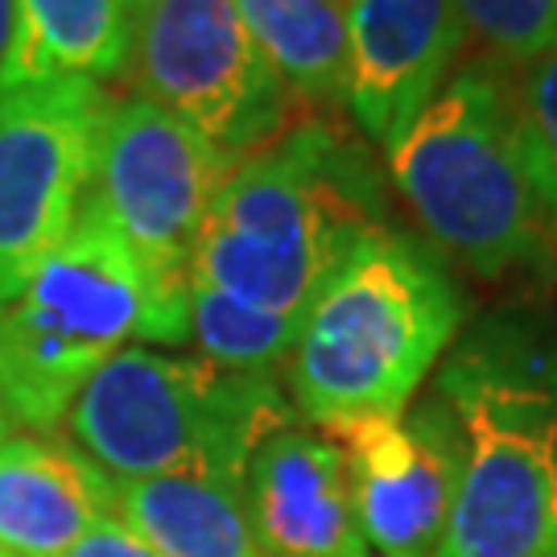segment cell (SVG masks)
Segmentation results:
<instances>
[{"label":"cell","mask_w":557,"mask_h":557,"mask_svg":"<svg viewBox=\"0 0 557 557\" xmlns=\"http://www.w3.org/2000/svg\"><path fill=\"white\" fill-rule=\"evenodd\" d=\"M430 397L455 434L434 557H557V314L537 301L462 322Z\"/></svg>","instance_id":"6da1fadb"},{"label":"cell","mask_w":557,"mask_h":557,"mask_svg":"<svg viewBox=\"0 0 557 557\" xmlns=\"http://www.w3.org/2000/svg\"><path fill=\"white\" fill-rule=\"evenodd\" d=\"M388 223L372 153L335 116H298L236 161L202 223L190 285L301 322L326 277Z\"/></svg>","instance_id":"7a4b0ae2"},{"label":"cell","mask_w":557,"mask_h":557,"mask_svg":"<svg viewBox=\"0 0 557 557\" xmlns=\"http://www.w3.org/2000/svg\"><path fill=\"white\" fill-rule=\"evenodd\" d=\"M467 322L450 260L384 223L359 239L306 306L285 359L301 421L400 418Z\"/></svg>","instance_id":"3957f363"},{"label":"cell","mask_w":557,"mask_h":557,"mask_svg":"<svg viewBox=\"0 0 557 557\" xmlns=\"http://www.w3.org/2000/svg\"><path fill=\"white\" fill-rule=\"evenodd\" d=\"M393 186L425 244L479 281L557 277V248L537 202L512 75L471 62L438 87L388 149Z\"/></svg>","instance_id":"277c9868"},{"label":"cell","mask_w":557,"mask_h":557,"mask_svg":"<svg viewBox=\"0 0 557 557\" xmlns=\"http://www.w3.org/2000/svg\"><path fill=\"white\" fill-rule=\"evenodd\" d=\"M298 418L281 376L227 372L202 356L124 347L83 384L66 430L100 471L128 479H244L257 442Z\"/></svg>","instance_id":"5b68a950"},{"label":"cell","mask_w":557,"mask_h":557,"mask_svg":"<svg viewBox=\"0 0 557 557\" xmlns=\"http://www.w3.org/2000/svg\"><path fill=\"white\" fill-rule=\"evenodd\" d=\"M133 338L174 347L145 269L91 199L17 298L0 306V409L25 430L66 421L83 384Z\"/></svg>","instance_id":"8992f818"},{"label":"cell","mask_w":557,"mask_h":557,"mask_svg":"<svg viewBox=\"0 0 557 557\" xmlns=\"http://www.w3.org/2000/svg\"><path fill=\"white\" fill-rule=\"evenodd\" d=\"M232 170L236 158L158 103L124 96L103 112L87 199L145 269L174 347L190 343V260Z\"/></svg>","instance_id":"52a82bcc"},{"label":"cell","mask_w":557,"mask_h":557,"mask_svg":"<svg viewBox=\"0 0 557 557\" xmlns=\"http://www.w3.org/2000/svg\"><path fill=\"white\" fill-rule=\"evenodd\" d=\"M124 79L133 96L244 161L306 116L239 17L236 0H145Z\"/></svg>","instance_id":"ba28073f"},{"label":"cell","mask_w":557,"mask_h":557,"mask_svg":"<svg viewBox=\"0 0 557 557\" xmlns=\"http://www.w3.org/2000/svg\"><path fill=\"white\" fill-rule=\"evenodd\" d=\"M108 103V87L91 79L0 87V306L79 215Z\"/></svg>","instance_id":"9c48e42d"},{"label":"cell","mask_w":557,"mask_h":557,"mask_svg":"<svg viewBox=\"0 0 557 557\" xmlns=\"http://www.w3.org/2000/svg\"><path fill=\"white\" fill-rule=\"evenodd\" d=\"M343 450L372 557H434L455 499V434L434 397L405 418L368 413L319 425Z\"/></svg>","instance_id":"30bf717a"},{"label":"cell","mask_w":557,"mask_h":557,"mask_svg":"<svg viewBox=\"0 0 557 557\" xmlns=\"http://www.w3.org/2000/svg\"><path fill=\"white\" fill-rule=\"evenodd\" d=\"M467 29L455 0H347V112L388 149L455 75Z\"/></svg>","instance_id":"8fae6325"},{"label":"cell","mask_w":557,"mask_h":557,"mask_svg":"<svg viewBox=\"0 0 557 557\" xmlns=\"http://www.w3.org/2000/svg\"><path fill=\"white\" fill-rule=\"evenodd\" d=\"M239 492L264 557H372L343 450L310 421L269 430L248 455Z\"/></svg>","instance_id":"7c38bea8"},{"label":"cell","mask_w":557,"mask_h":557,"mask_svg":"<svg viewBox=\"0 0 557 557\" xmlns=\"http://www.w3.org/2000/svg\"><path fill=\"white\" fill-rule=\"evenodd\" d=\"M116 479L75 442L17 434L0 442V549L13 557H66L103 517Z\"/></svg>","instance_id":"4fadbf2b"},{"label":"cell","mask_w":557,"mask_h":557,"mask_svg":"<svg viewBox=\"0 0 557 557\" xmlns=\"http://www.w3.org/2000/svg\"><path fill=\"white\" fill-rule=\"evenodd\" d=\"M133 13L124 0H13L0 87L50 79H124Z\"/></svg>","instance_id":"5bb4252c"},{"label":"cell","mask_w":557,"mask_h":557,"mask_svg":"<svg viewBox=\"0 0 557 557\" xmlns=\"http://www.w3.org/2000/svg\"><path fill=\"white\" fill-rule=\"evenodd\" d=\"M112 512L161 557H264L236 479H128L116 483Z\"/></svg>","instance_id":"9a60e30c"},{"label":"cell","mask_w":557,"mask_h":557,"mask_svg":"<svg viewBox=\"0 0 557 557\" xmlns=\"http://www.w3.org/2000/svg\"><path fill=\"white\" fill-rule=\"evenodd\" d=\"M236 9L306 116L347 108V0H236Z\"/></svg>","instance_id":"2e32d148"},{"label":"cell","mask_w":557,"mask_h":557,"mask_svg":"<svg viewBox=\"0 0 557 557\" xmlns=\"http://www.w3.org/2000/svg\"><path fill=\"white\" fill-rule=\"evenodd\" d=\"M190 343L202 359L220 363L227 372H257V376H281L285 359L294 351L301 322L264 314L257 306L227 298L220 289L190 285Z\"/></svg>","instance_id":"e0dca14e"},{"label":"cell","mask_w":557,"mask_h":557,"mask_svg":"<svg viewBox=\"0 0 557 557\" xmlns=\"http://www.w3.org/2000/svg\"><path fill=\"white\" fill-rule=\"evenodd\" d=\"M462 29L499 71L520 75L557 46V0H455Z\"/></svg>","instance_id":"ac0fdd59"},{"label":"cell","mask_w":557,"mask_h":557,"mask_svg":"<svg viewBox=\"0 0 557 557\" xmlns=\"http://www.w3.org/2000/svg\"><path fill=\"white\" fill-rule=\"evenodd\" d=\"M512 100H517L529 178L557 248V46L512 75Z\"/></svg>","instance_id":"d6986e66"},{"label":"cell","mask_w":557,"mask_h":557,"mask_svg":"<svg viewBox=\"0 0 557 557\" xmlns=\"http://www.w3.org/2000/svg\"><path fill=\"white\" fill-rule=\"evenodd\" d=\"M66 557H161V554L140 537L137 529H128V524L112 512V517H103Z\"/></svg>","instance_id":"ffe728a7"},{"label":"cell","mask_w":557,"mask_h":557,"mask_svg":"<svg viewBox=\"0 0 557 557\" xmlns=\"http://www.w3.org/2000/svg\"><path fill=\"white\" fill-rule=\"evenodd\" d=\"M9 41H13V0H0V66L9 59Z\"/></svg>","instance_id":"44dd1931"},{"label":"cell","mask_w":557,"mask_h":557,"mask_svg":"<svg viewBox=\"0 0 557 557\" xmlns=\"http://www.w3.org/2000/svg\"><path fill=\"white\" fill-rule=\"evenodd\" d=\"M4 430H9V418H4V409H0V442H4Z\"/></svg>","instance_id":"7402d4cb"},{"label":"cell","mask_w":557,"mask_h":557,"mask_svg":"<svg viewBox=\"0 0 557 557\" xmlns=\"http://www.w3.org/2000/svg\"><path fill=\"white\" fill-rule=\"evenodd\" d=\"M124 4H128V13H137V9L145 4V0H124Z\"/></svg>","instance_id":"603a6c76"},{"label":"cell","mask_w":557,"mask_h":557,"mask_svg":"<svg viewBox=\"0 0 557 557\" xmlns=\"http://www.w3.org/2000/svg\"><path fill=\"white\" fill-rule=\"evenodd\" d=\"M0 557H13V554H4V549H0Z\"/></svg>","instance_id":"cb8c5ba5"}]
</instances>
